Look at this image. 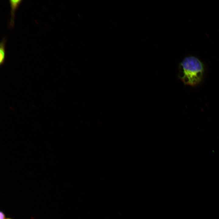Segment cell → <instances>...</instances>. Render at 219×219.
Segmentation results:
<instances>
[{
  "label": "cell",
  "mask_w": 219,
  "mask_h": 219,
  "mask_svg": "<svg viewBox=\"0 0 219 219\" xmlns=\"http://www.w3.org/2000/svg\"><path fill=\"white\" fill-rule=\"evenodd\" d=\"M204 72L202 62L193 56L185 57L181 62L178 77L186 85H197L201 81Z\"/></svg>",
  "instance_id": "6da1fadb"
},
{
  "label": "cell",
  "mask_w": 219,
  "mask_h": 219,
  "mask_svg": "<svg viewBox=\"0 0 219 219\" xmlns=\"http://www.w3.org/2000/svg\"><path fill=\"white\" fill-rule=\"evenodd\" d=\"M0 219H5V215L4 213L2 211L0 212Z\"/></svg>",
  "instance_id": "277c9868"
},
{
  "label": "cell",
  "mask_w": 219,
  "mask_h": 219,
  "mask_svg": "<svg viewBox=\"0 0 219 219\" xmlns=\"http://www.w3.org/2000/svg\"><path fill=\"white\" fill-rule=\"evenodd\" d=\"M6 39L4 37L1 40L0 43V65L3 64L5 62V45Z\"/></svg>",
  "instance_id": "3957f363"
},
{
  "label": "cell",
  "mask_w": 219,
  "mask_h": 219,
  "mask_svg": "<svg viewBox=\"0 0 219 219\" xmlns=\"http://www.w3.org/2000/svg\"><path fill=\"white\" fill-rule=\"evenodd\" d=\"M22 1V0H10L9 1L11 7V19L9 25L10 27H13L14 26L15 11Z\"/></svg>",
  "instance_id": "7a4b0ae2"
},
{
  "label": "cell",
  "mask_w": 219,
  "mask_h": 219,
  "mask_svg": "<svg viewBox=\"0 0 219 219\" xmlns=\"http://www.w3.org/2000/svg\"><path fill=\"white\" fill-rule=\"evenodd\" d=\"M5 219H11L10 218H5Z\"/></svg>",
  "instance_id": "5b68a950"
}]
</instances>
